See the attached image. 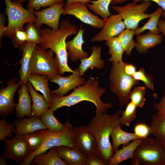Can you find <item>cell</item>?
Instances as JSON below:
<instances>
[{
  "label": "cell",
  "instance_id": "42",
  "mask_svg": "<svg viewBox=\"0 0 165 165\" xmlns=\"http://www.w3.org/2000/svg\"><path fill=\"white\" fill-rule=\"evenodd\" d=\"M11 39L14 46L20 49L27 42V35L25 30L17 29Z\"/></svg>",
  "mask_w": 165,
  "mask_h": 165
},
{
  "label": "cell",
  "instance_id": "14",
  "mask_svg": "<svg viewBox=\"0 0 165 165\" xmlns=\"http://www.w3.org/2000/svg\"><path fill=\"white\" fill-rule=\"evenodd\" d=\"M18 79L12 78L8 80L7 86L0 90V115L2 117L11 115L16 105L14 100V94L21 85L20 82H17Z\"/></svg>",
  "mask_w": 165,
  "mask_h": 165
},
{
  "label": "cell",
  "instance_id": "45",
  "mask_svg": "<svg viewBox=\"0 0 165 165\" xmlns=\"http://www.w3.org/2000/svg\"><path fill=\"white\" fill-rule=\"evenodd\" d=\"M106 164L99 157L97 153L88 156L86 165H106Z\"/></svg>",
  "mask_w": 165,
  "mask_h": 165
},
{
  "label": "cell",
  "instance_id": "9",
  "mask_svg": "<svg viewBox=\"0 0 165 165\" xmlns=\"http://www.w3.org/2000/svg\"><path fill=\"white\" fill-rule=\"evenodd\" d=\"M152 5L150 1H143L139 4L133 1L124 6H113L112 8L121 16L127 29L135 30L141 20L149 18L150 14L145 12Z\"/></svg>",
  "mask_w": 165,
  "mask_h": 165
},
{
  "label": "cell",
  "instance_id": "26",
  "mask_svg": "<svg viewBox=\"0 0 165 165\" xmlns=\"http://www.w3.org/2000/svg\"><path fill=\"white\" fill-rule=\"evenodd\" d=\"M49 149L47 153L35 156L30 164L32 165H68L58 156L56 147H52Z\"/></svg>",
  "mask_w": 165,
  "mask_h": 165
},
{
  "label": "cell",
  "instance_id": "6",
  "mask_svg": "<svg viewBox=\"0 0 165 165\" xmlns=\"http://www.w3.org/2000/svg\"><path fill=\"white\" fill-rule=\"evenodd\" d=\"M76 127L73 126L68 120L65 122L64 127L61 131L54 133L48 130L47 135L42 145L36 151L29 154L20 164L30 165L35 156L45 153L52 147L64 145L70 148H77L75 141Z\"/></svg>",
  "mask_w": 165,
  "mask_h": 165
},
{
  "label": "cell",
  "instance_id": "43",
  "mask_svg": "<svg viewBox=\"0 0 165 165\" xmlns=\"http://www.w3.org/2000/svg\"><path fill=\"white\" fill-rule=\"evenodd\" d=\"M134 133L142 138L147 137L150 134L149 126L143 123L136 124L134 127Z\"/></svg>",
  "mask_w": 165,
  "mask_h": 165
},
{
  "label": "cell",
  "instance_id": "1",
  "mask_svg": "<svg viewBox=\"0 0 165 165\" xmlns=\"http://www.w3.org/2000/svg\"><path fill=\"white\" fill-rule=\"evenodd\" d=\"M78 27L72 24L68 20H62L58 29L50 28L40 29L41 40L39 46L47 50L50 49L54 53L58 61L61 75L66 72L73 73L68 64V53L66 39L71 35L75 36L79 31Z\"/></svg>",
  "mask_w": 165,
  "mask_h": 165
},
{
  "label": "cell",
  "instance_id": "50",
  "mask_svg": "<svg viewBox=\"0 0 165 165\" xmlns=\"http://www.w3.org/2000/svg\"><path fill=\"white\" fill-rule=\"evenodd\" d=\"M92 0H67L66 3L65 4H68L74 2H79L86 4L87 3H89L90 1Z\"/></svg>",
  "mask_w": 165,
  "mask_h": 165
},
{
  "label": "cell",
  "instance_id": "4",
  "mask_svg": "<svg viewBox=\"0 0 165 165\" xmlns=\"http://www.w3.org/2000/svg\"><path fill=\"white\" fill-rule=\"evenodd\" d=\"M165 162L164 144L152 137L142 139L130 161L133 165H163Z\"/></svg>",
  "mask_w": 165,
  "mask_h": 165
},
{
  "label": "cell",
  "instance_id": "18",
  "mask_svg": "<svg viewBox=\"0 0 165 165\" xmlns=\"http://www.w3.org/2000/svg\"><path fill=\"white\" fill-rule=\"evenodd\" d=\"M14 125L16 135H23L47 129L41 119L34 116L28 118H19L14 121Z\"/></svg>",
  "mask_w": 165,
  "mask_h": 165
},
{
  "label": "cell",
  "instance_id": "11",
  "mask_svg": "<svg viewBox=\"0 0 165 165\" xmlns=\"http://www.w3.org/2000/svg\"><path fill=\"white\" fill-rule=\"evenodd\" d=\"M5 148L3 156L20 164L29 154L27 143L23 135H15L11 139L3 140Z\"/></svg>",
  "mask_w": 165,
  "mask_h": 165
},
{
  "label": "cell",
  "instance_id": "48",
  "mask_svg": "<svg viewBox=\"0 0 165 165\" xmlns=\"http://www.w3.org/2000/svg\"><path fill=\"white\" fill-rule=\"evenodd\" d=\"M134 2H138L140 1H152L156 3L163 10V13L162 16L163 20H165V0H133Z\"/></svg>",
  "mask_w": 165,
  "mask_h": 165
},
{
  "label": "cell",
  "instance_id": "5",
  "mask_svg": "<svg viewBox=\"0 0 165 165\" xmlns=\"http://www.w3.org/2000/svg\"><path fill=\"white\" fill-rule=\"evenodd\" d=\"M123 62V61L118 63L112 62L108 77L110 90L117 97L120 107L129 103L132 88L139 82L133 76L125 73Z\"/></svg>",
  "mask_w": 165,
  "mask_h": 165
},
{
  "label": "cell",
  "instance_id": "39",
  "mask_svg": "<svg viewBox=\"0 0 165 165\" xmlns=\"http://www.w3.org/2000/svg\"><path fill=\"white\" fill-rule=\"evenodd\" d=\"M133 77L136 80L142 81L146 88L149 89L152 91H154L153 78L151 75L146 73L143 68L142 67L140 68L134 74Z\"/></svg>",
  "mask_w": 165,
  "mask_h": 165
},
{
  "label": "cell",
  "instance_id": "15",
  "mask_svg": "<svg viewBox=\"0 0 165 165\" xmlns=\"http://www.w3.org/2000/svg\"><path fill=\"white\" fill-rule=\"evenodd\" d=\"M75 141L77 148L87 156L97 153L96 139L87 126H81L76 127Z\"/></svg>",
  "mask_w": 165,
  "mask_h": 165
},
{
  "label": "cell",
  "instance_id": "31",
  "mask_svg": "<svg viewBox=\"0 0 165 165\" xmlns=\"http://www.w3.org/2000/svg\"><path fill=\"white\" fill-rule=\"evenodd\" d=\"M163 13V10L161 7H157L153 13L150 14L148 21L142 27L138 28L135 30V35H140L147 30L151 33L159 34L160 32L158 28V23L160 17Z\"/></svg>",
  "mask_w": 165,
  "mask_h": 165
},
{
  "label": "cell",
  "instance_id": "21",
  "mask_svg": "<svg viewBox=\"0 0 165 165\" xmlns=\"http://www.w3.org/2000/svg\"><path fill=\"white\" fill-rule=\"evenodd\" d=\"M58 156L69 165H86L88 156L78 148L64 145L56 147Z\"/></svg>",
  "mask_w": 165,
  "mask_h": 165
},
{
  "label": "cell",
  "instance_id": "54",
  "mask_svg": "<svg viewBox=\"0 0 165 165\" xmlns=\"http://www.w3.org/2000/svg\"><path fill=\"white\" fill-rule=\"evenodd\" d=\"M164 149L165 152V143L164 144Z\"/></svg>",
  "mask_w": 165,
  "mask_h": 165
},
{
  "label": "cell",
  "instance_id": "13",
  "mask_svg": "<svg viewBox=\"0 0 165 165\" xmlns=\"http://www.w3.org/2000/svg\"><path fill=\"white\" fill-rule=\"evenodd\" d=\"M125 26L120 15H111L106 20L101 31L90 39L91 42L107 41L119 35L125 29Z\"/></svg>",
  "mask_w": 165,
  "mask_h": 165
},
{
  "label": "cell",
  "instance_id": "38",
  "mask_svg": "<svg viewBox=\"0 0 165 165\" xmlns=\"http://www.w3.org/2000/svg\"><path fill=\"white\" fill-rule=\"evenodd\" d=\"M40 30V29L35 27L34 23H27L24 30L27 35V42H34L38 45L41 40Z\"/></svg>",
  "mask_w": 165,
  "mask_h": 165
},
{
  "label": "cell",
  "instance_id": "30",
  "mask_svg": "<svg viewBox=\"0 0 165 165\" xmlns=\"http://www.w3.org/2000/svg\"><path fill=\"white\" fill-rule=\"evenodd\" d=\"M48 131V129L42 130L23 135L27 143L29 154L36 151L42 145L46 137Z\"/></svg>",
  "mask_w": 165,
  "mask_h": 165
},
{
  "label": "cell",
  "instance_id": "33",
  "mask_svg": "<svg viewBox=\"0 0 165 165\" xmlns=\"http://www.w3.org/2000/svg\"><path fill=\"white\" fill-rule=\"evenodd\" d=\"M112 0H96L90 1L86 4L87 7L94 13L106 19L111 15L109 10Z\"/></svg>",
  "mask_w": 165,
  "mask_h": 165
},
{
  "label": "cell",
  "instance_id": "24",
  "mask_svg": "<svg viewBox=\"0 0 165 165\" xmlns=\"http://www.w3.org/2000/svg\"><path fill=\"white\" fill-rule=\"evenodd\" d=\"M27 85L32 101L31 107L32 116L41 119L44 113L50 108V105L47 103L43 95L35 91L29 82L27 83Z\"/></svg>",
  "mask_w": 165,
  "mask_h": 165
},
{
  "label": "cell",
  "instance_id": "46",
  "mask_svg": "<svg viewBox=\"0 0 165 165\" xmlns=\"http://www.w3.org/2000/svg\"><path fill=\"white\" fill-rule=\"evenodd\" d=\"M123 69L127 75L133 76L137 71L136 67L131 64L123 62Z\"/></svg>",
  "mask_w": 165,
  "mask_h": 165
},
{
  "label": "cell",
  "instance_id": "7",
  "mask_svg": "<svg viewBox=\"0 0 165 165\" xmlns=\"http://www.w3.org/2000/svg\"><path fill=\"white\" fill-rule=\"evenodd\" d=\"M6 5L5 12L8 17L7 30L3 37L11 39L17 29L24 30L23 26L28 22L35 23L36 17L34 9H26L21 3L11 0H4Z\"/></svg>",
  "mask_w": 165,
  "mask_h": 165
},
{
  "label": "cell",
  "instance_id": "23",
  "mask_svg": "<svg viewBox=\"0 0 165 165\" xmlns=\"http://www.w3.org/2000/svg\"><path fill=\"white\" fill-rule=\"evenodd\" d=\"M162 38L160 34H155L150 32L137 35L135 47L138 53L141 54L146 53L148 49L161 43Z\"/></svg>",
  "mask_w": 165,
  "mask_h": 165
},
{
  "label": "cell",
  "instance_id": "37",
  "mask_svg": "<svg viewBox=\"0 0 165 165\" xmlns=\"http://www.w3.org/2000/svg\"><path fill=\"white\" fill-rule=\"evenodd\" d=\"M127 105L125 109L122 112L120 119L123 125L129 126L137 116V107L131 101Z\"/></svg>",
  "mask_w": 165,
  "mask_h": 165
},
{
  "label": "cell",
  "instance_id": "20",
  "mask_svg": "<svg viewBox=\"0 0 165 165\" xmlns=\"http://www.w3.org/2000/svg\"><path fill=\"white\" fill-rule=\"evenodd\" d=\"M20 89L18 90V101L16 105L15 110L18 118H23L25 116L27 117L32 116L31 110L32 100L28 93L27 84H22Z\"/></svg>",
  "mask_w": 165,
  "mask_h": 165
},
{
  "label": "cell",
  "instance_id": "2",
  "mask_svg": "<svg viewBox=\"0 0 165 165\" xmlns=\"http://www.w3.org/2000/svg\"><path fill=\"white\" fill-rule=\"evenodd\" d=\"M106 90V88L100 87L98 79L90 77L85 84L74 89L73 92L67 96L60 97L52 94V101L50 108L54 112L63 106L69 107L87 101L93 103L101 113H106L113 105L111 103H104L101 100V97Z\"/></svg>",
  "mask_w": 165,
  "mask_h": 165
},
{
  "label": "cell",
  "instance_id": "51",
  "mask_svg": "<svg viewBox=\"0 0 165 165\" xmlns=\"http://www.w3.org/2000/svg\"><path fill=\"white\" fill-rule=\"evenodd\" d=\"M129 0H112L111 4L112 5L121 4Z\"/></svg>",
  "mask_w": 165,
  "mask_h": 165
},
{
  "label": "cell",
  "instance_id": "29",
  "mask_svg": "<svg viewBox=\"0 0 165 165\" xmlns=\"http://www.w3.org/2000/svg\"><path fill=\"white\" fill-rule=\"evenodd\" d=\"M149 126L150 134L153 135L158 141L165 143V117L157 113L153 115Z\"/></svg>",
  "mask_w": 165,
  "mask_h": 165
},
{
  "label": "cell",
  "instance_id": "3",
  "mask_svg": "<svg viewBox=\"0 0 165 165\" xmlns=\"http://www.w3.org/2000/svg\"><path fill=\"white\" fill-rule=\"evenodd\" d=\"M122 112L119 110L110 115L96 109L95 115L87 126L96 139L98 156L106 165L114 154L110 141L111 133L115 128L123 125L120 119Z\"/></svg>",
  "mask_w": 165,
  "mask_h": 165
},
{
  "label": "cell",
  "instance_id": "27",
  "mask_svg": "<svg viewBox=\"0 0 165 165\" xmlns=\"http://www.w3.org/2000/svg\"><path fill=\"white\" fill-rule=\"evenodd\" d=\"M142 138H139L133 141L122 148L115 152L109 161L108 165H118L121 162L133 157L134 151Z\"/></svg>",
  "mask_w": 165,
  "mask_h": 165
},
{
  "label": "cell",
  "instance_id": "36",
  "mask_svg": "<svg viewBox=\"0 0 165 165\" xmlns=\"http://www.w3.org/2000/svg\"><path fill=\"white\" fill-rule=\"evenodd\" d=\"M145 86H134L131 91L130 99L137 107L142 108L145 105Z\"/></svg>",
  "mask_w": 165,
  "mask_h": 165
},
{
  "label": "cell",
  "instance_id": "53",
  "mask_svg": "<svg viewBox=\"0 0 165 165\" xmlns=\"http://www.w3.org/2000/svg\"><path fill=\"white\" fill-rule=\"evenodd\" d=\"M29 0H13V1L16 2H17L20 3H22L25 2H28Z\"/></svg>",
  "mask_w": 165,
  "mask_h": 165
},
{
  "label": "cell",
  "instance_id": "19",
  "mask_svg": "<svg viewBox=\"0 0 165 165\" xmlns=\"http://www.w3.org/2000/svg\"><path fill=\"white\" fill-rule=\"evenodd\" d=\"M37 45L32 42H27L21 48L20 50L22 51V57L19 62L21 64V67L18 71L20 75V81L22 84H27L28 78L30 75V67L31 56L34 48Z\"/></svg>",
  "mask_w": 165,
  "mask_h": 165
},
{
  "label": "cell",
  "instance_id": "28",
  "mask_svg": "<svg viewBox=\"0 0 165 165\" xmlns=\"http://www.w3.org/2000/svg\"><path fill=\"white\" fill-rule=\"evenodd\" d=\"M121 128L120 126L117 127L114 129L111 134L114 152L118 150L119 147L121 145L125 146L128 144L131 141L143 138L134 133H130L125 131Z\"/></svg>",
  "mask_w": 165,
  "mask_h": 165
},
{
  "label": "cell",
  "instance_id": "32",
  "mask_svg": "<svg viewBox=\"0 0 165 165\" xmlns=\"http://www.w3.org/2000/svg\"><path fill=\"white\" fill-rule=\"evenodd\" d=\"M105 44L108 47V53L111 55V57L108 59L109 61L118 63L123 61L124 51L118 36L106 41Z\"/></svg>",
  "mask_w": 165,
  "mask_h": 165
},
{
  "label": "cell",
  "instance_id": "49",
  "mask_svg": "<svg viewBox=\"0 0 165 165\" xmlns=\"http://www.w3.org/2000/svg\"><path fill=\"white\" fill-rule=\"evenodd\" d=\"M158 26L160 32L162 33L165 37V20L163 19L160 20Z\"/></svg>",
  "mask_w": 165,
  "mask_h": 165
},
{
  "label": "cell",
  "instance_id": "44",
  "mask_svg": "<svg viewBox=\"0 0 165 165\" xmlns=\"http://www.w3.org/2000/svg\"><path fill=\"white\" fill-rule=\"evenodd\" d=\"M154 110L158 115L165 117V90L164 94L160 101L154 104Z\"/></svg>",
  "mask_w": 165,
  "mask_h": 165
},
{
  "label": "cell",
  "instance_id": "22",
  "mask_svg": "<svg viewBox=\"0 0 165 165\" xmlns=\"http://www.w3.org/2000/svg\"><path fill=\"white\" fill-rule=\"evenodd\" d=\"M92 53L89 57L80 59L81 64L78 68L80 76L82 77L89 68H94L98 69H101L104 66L105 61L101 58L102 47L101 46H93L92 47Z\"/></svg>",
  "mask_w": 165,
  "mask_h": 165
},
{
  "label": "cell",
  "instance_id": "47",
  "mask_svg": "<svg viewBox=\"0 0 165 165\" xmlns=\"http://www.w3.org/2000/svg\"><path fill=\"white\" fill-rule=\"evenodd\" d=\"M5 19L4 15L2 13L0 14V42L1 45V39L4 33L7 30V26H5Z\"/></svg>",
  "mask_w": 165,
  "mask_h": 165
},
{
  "label": "cell",
  "instance_id": "10",
  "mask_svg": "<svg viewBox=\"0 0 165 165\" xmlns=\"http://www.w3.org/2000/svg\"><path fill=\"white\" fill-rule=\"evenodd\" d=\"M62 14L72 15L94 28H101L107 20L99 18L89 10L86 4L79 2L65 4Z\"/></svg>",
  "mask_w": 165,
  "mask_h": 165
},
{
  "label": "cell",
  "instance_id": "34",
  "mask_svg": "<svg viewBox=\"0 0 165 165\" xmlns=\"http://www.w3.org/2000/svg\"><path fill=\"white\" fill-rule=\"evenodd\" d=\"M54 112L49 108L43 114L41 119L47 129L52 132L57 133L63 130L65 124L62 123L58 121L54 116Z\"/></svg>",
  "mask_w": 165,
  "mask_h": 165
},
{
  "label": "cell",
  "instance_id": "25",
  "mask_svg": "<svg viewBox=\"0 0 165 165\" xmlns=\"http://www.w3.org/2000/svg\"><path fill=\"white\" fill-rule=\"evenodd\" d=\"M48 80L47 76L44 75L30 74L28 78V81L35 90L41 92L47 103L51 105L52 96L48 86Z\"/></svg>",
  "mask_w": 165,
  "mask_h": 165
},
{
  "label": "cell",
  "instance_id": "40",
  "mask_svg": "<svg viewBox=\"0 0 165 165\" xmlns=\"http://www.w3.org/2000/svg\"><path fill=\"white\" fill-rule=\"evenodd\" d=\"M15 125L8 121L4 118L0 120V140L6 138H11Z\"/></svg>",
  "mask_w": 165,
  "mask_h": 165
},
{
  "label": "cell",
  "instance_id": "55",
  "mask_svg": "<svg viewBox=\"0 0 165 165\" xmlns=\"http://www.w3.org/2000/svg\"><path fill=\"white\" fill-rule=\"evenodd\" d=\"M163 165H165V162H164Z\"/></svg>",
  "mask_w": 165,
  "mask_h": 165
},
{
  "label": "cell",
  "instance_id": "41",
  "mask_svg": "<svg viewBox=\"0 0 165 165\" xmlns=\"http://www.w3.org/2000/svg\"><path fill=\"white\" fill-rule=\"evenodd\" d=\"M63 2V0H30L27 5V8L38 10L42 7H48Z\"/></svg>",
  "mask_w": 165,
  "mask_h": 165
},
{
  "label": "cell",
  "instance_id": "12",
  "mask_svg": "<svg viewBox=\"0 0 165 165\" xmlns=\"http://www.w3.org/2000/svg\"><path fill=\"white\" fill-rule=\"evenodd\" d=\"M64 6L63 2L41 10L34 11L36 17L34 23L35 27L40 29L42 25L45 24L53 30L58 29L60 18L62 14Z\"/></svg>",
  "mask_w": 165,
  "mask_h": 165
},
{
  "label": "cell",
  "instance_id": "8",
  "mask_svg": "<svg viewBox=\"0 0 165 165\" xmlns=\"http://www.w3.org/2000/svg\"><path fill=\"white\" fill-rule=\"evenodd\" d=\"M54 52L36 45L33 52L30 67V74L44 75L49 80L61 75L59 63Z\"/></svg>",
  "mask_w": 165,
  "mask_h": 165
},
{
  "label": "cell",
  "instance_id": "52",
  "mask_svg": "<svg viewBox=\"0 0 165 165\" xmlns=\"http://www.w3.org/2000/svg\"><path fill=\"white\" fill-rule=\"evenodd\" d=\"M6 159L3 156H2L0 158V165H6L7 163L6 161Z\"/></svg>",
  "mask_w": 165,
  "mask_h": 165
},
{
  "label": "cell",
  "instance_id": "35",
  "mask_svg": "<svg viewBox=\"0 0 165 165\" xmlns=\"http://www.w3.org/2000/svg\"><path fill=\"white\" fill-rule=\"evenodd\" d=\"M134 35L135 30L127 29L124 30L118 36L124 52L127 55L131 54L135 47V42L133 38Z\"/></svg>",
  "mask_w": 165,
  "mask_h": 165
},
{
  "label": "cell",
  "instance_id": "16",
  "mask_svg": "<svg viewBox=\"0 0 165 165\" xmlns=\"http://www.w3.org/2000/svg\"><path fill=\"white\" fill-rule=\"evenodd\" d=\"M72 74L67 77L58 75L49 81L57 84L59 88L51 90V94H54L59 96H63L73 89L85 84L86 81L84 78L80 76L78 68Z\"/></svg>",
  "mask_w": 165,
  "mask_h": 165
},
{
  "label": "cell",
  "instance_id": "17",
  "mask_svg": "<svg viewBox=\"0 0 165 165\" xmlns=\"http://www.w3.org/2000/svg\"><path fill=\"white\" fill-rule=\"evenodd\" d=\"M85 29L81 25L77 34L72 40L66 42V48L68 51V56L71 61L75 62L79 59H83L89 56L88 52L82 49V45L85 43L83 34Z\"/></svg>",
  "mask_w": 165,
  "mask_h": 165
}]
</instances>
